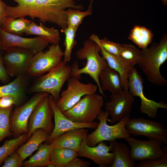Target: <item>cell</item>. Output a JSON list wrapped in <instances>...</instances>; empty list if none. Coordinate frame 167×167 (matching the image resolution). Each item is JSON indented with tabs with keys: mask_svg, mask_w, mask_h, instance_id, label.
<instances>
[{
	"mask_svg": "<svg viewBox=\"0 0 167 167\" xmlns=\"http://www.w3.org/2000/svg\"><path fill=\"white\" fill-rule=\"evenodd\" d=\"M99 79L103 92L108 91L112 94H116L123 90L119 73L109 66L101 71Z\"/></svg>",
	"mask_w": 167,
	"mask_h": 167,
	"instance_id": "cell-22",
	"label": "cell"
},
{
	"mask_svg": "<svg viewBox=\"0 0 167 167\" xmlns=\"http://www.w3.org/2000/svg\"><path fill=\"white\" fill-rule=\"evenodd\" d=\"M129 91L135 96L140 99V112L152 118L157 116L159 108L167 109V104L161 101L158 102L147 98L143 92V80L134 67L128 77Z\"/></svg>",
	"mask_w": 167,
	"mask_h": 167,
	"instance_id": "cell-11",
	"label": "cell"
},
{
	"mask_svg": "<svg viewBox=\"0 0 167 167\" xmlns=\"http://www.w3.org/2000/svg\"><path fill=\"white\" fill-rule=\"evenodd\" d=\"M141 55V50L133 45L122 44L119 56L132 66L138 64Z\"/></svg>",
	"mask_w": 167,
	"mask_h": 167,
	"instance_id": "cell-34",
	"label": "cell"
},
{
	"mask_svg": "<svg viewBox=\"0 0 167 167\" xmlns=\"http://www.w3.org/2000/svg\"><path fill=\"white\" fill-rule=\"evenodd\" d=\"M101 50L99 44L93 34H92L89 38L84 41L83 47L75 52L78 59L86 60L85 66L82 68H79L78 62L75 61L71 66L70 77L81 80V74L89 75L96 84L100 93L105 97L101 89L99 75L101 71L108 65L105 58L100 55Z\"/></svg>",
	"mask_w": 167,
	"mask_h": 167,
	"instance_id": "cell-2",
	"label": "cell"
},
{
	"mask_svg": "<svg viewBox=\"0 0 167 167\" xmlns=\"http://www.w3.org/2000/svg\"><path fill=\"white\" fill-rule=\"evenodd\" d=\"M15 105V100L12 96H6L0 98V108H6Z\"/></svg>",
	"mask_w": 167,
	"mask_h": 167,
	"instance_id": "cell-40",
	"label": "cell"
},
{
	"mask_svg": "<svg viewBox=\"0 0 167 167\" xmlns=\"http://www.w3.org/2000/svg\"><path fill=\"white\" fill-rule=\"evenodd\" d=\"M125 140L130 147V156L135 161L156 159L164 152L162 142L159 139L152 138L143 141L130 136Z\"/></svg>",
	"mask_w": 167,
	"mask_h": 167,
	"instance_id": "cell-14",
	"label": "cell"
},
{
	"mask_svg": "<svg viewBox=\"0 0 167 167\" xmlns=\"http://www.w3.org/2000/svg\"><path fill=\"white\" fill-rule=\"evenodd\" d=\"M153 34L151 31L143 26L136 25L130 31L128 39L141 49L148 48L151 43Z\"/></svg>",
	"mask_w": 167,
	"mask_h": 167,
	"instance_id": "cell-27",
	"label": "cell"
},
{
	"mask_svg": "<svg viewBox=\"0 0 167 167\" xmlns=\"http://www.w3.org/2000/svg\"><path fill=\"white\" fill-rule=\"evenodd\" d=\"M86 136L77 151V157L88 158L100 167H110L113 163L114 153L112 151V146L108 145L104 141L97 143L93 147L88 146L86 142Z\"/></svg>",
	"mask_w": 167,
	"mask_h": 167,
	"instance_id": "cell-15",
	"label": "cell"
},
{
	"mask_svg": "<svg viewBox=\"0 0 167 167\" xmlns=\"http://www.w3.org/2000/svg\"><path fill=\"white\" fill-rule=\"evenodd\" d=\"M3 61L10 77H17L26 74L34 54L32 52L24 49L11 47L5 49Z\"/></svg>",
	"mask_w": 167,
	"mask_h": 167,
	"instance_id": "cell-12",
	"label": "cell"
},
{
	"mask_svg": "<svg viewBox=\"0 0 167 167\" xmlns=\"http://www.w3.org/2000/svg\"><path fill=\"white\" fill-rule=\"evenodd\" d=\"M5 49L2 40V37L0 33V50H4Z\"/></svg>",
	"mask_w": 167,
	"mask_h": 167,
	"instance_id": "cell-43",
	"label": "cell"
},
{
	"mask_svg": "<svg viewBox=\"0 0 167 167\" xmlns=\"http://www.w3.org/2000/svg\"><path fill=\"white\" fill-rule=\"evenodd\" d=\"M49 135L44 129H37L32 133L28 141L21 145L17 152L24 160L37 150L40 145L45 142Z\"/></svg>",
	"mask_w": 167,
	"mask_h": 167,
	"instance_id": "cell-24",
	"label": "cell"
},
{
	"mask_svg": "<svg viewBox=\"0 0 167 167\" xmlns=\"http://www.w3.org/2000/svg\"><path fill=\"white\" fill-rule=\"evenodd\" d=\"M76 157V151L66 148L54 147L51 151L50 161L55 167H65Z\"/></svg>",
	"mask_w": 167,
	"mask_h": 167,
	"instance_id": "cell-28",
	"label": "cell"
},
{
	"mask_svg": "<svg viewBox=\"0 0 167 167\" xmlns=\"http://www.w3.org/2000/svg\"><path fill=\"white\" fill-rule=\"evenodd\" d=\"M77 157L72 160L65 167H88L91 165L90 162L84 161Z\"/></svg>",
	"mask_w": 167,
	"mask_h": 167,
	"instance_id": "cell-41",
	"label": "cell"
},
{
	"mask_svg": "<svg viewBox=\"0 0 167 167\" xmlns=\"http://www.w3.org/2000/svg\"><path fill=\"white\" fill-rule=\"evenodd\" d=\"M138 64L148 79L159 87L167 85V80L162 75L160 68L167 59V35H163L159 43L154 42L150 47L141 49Z\"/></svg>",
	"mask_w": 167,
	"mask_h": 167,
	"instance_id": "cell-3",
	"label": "cell"
},
{
	"mask_svg": "<svg viewBox=\"0 0 167 167\" xmlns=\"http://www.w3.org/2000/svg\"><path fill=\"white\" fill-rule=\"evenodd\" d=\"M95 37L98 43V37L96 35ZM100 45L101 49L100 53L106 61L109 66L119 73L123 90L129 91L128 77L134 66L120 56L114 55L107 52Z\"/></svg>",
	"mask_w": 167,
	"mask_h": 167,
	"instance_id": "cell-19",
	"label": "cell"
},
{
	"mask_svg": "<svg viewBox=\"0 0 167 167\" xmlns=\"http://www.w3.org/2000/svg\"><path fill=\"white\" fill-rule=\"evenodd\" d=\"M4 53V50H0V81L4 84H7L10 81V77L4 64L3 57Z\"/></svg>",
	"mask_w": 167,
	"mask_h": 167,
	"instance_id": "cell-38",
	"label": "cell"
},
{
	"mask_svg": "<svg viewBox=\"0 0 167 167\" xmlns=\"http://www.w3.org/2000/svg\"><path fill=\"white\" fill-rule=\"evenodd\" d=\"M92 8L88 7L86 11H81L78 9L68 8L66 11L67 26L72 27L77 30L84 18L92 14Z\"/></svg>",
	"mask_w": 167,
	"mask_h": 167,
	"instance_id": "cell-31",
	"label": "cell"
},
{
	"mask_svg": "<svg viewBox=\"0 0 167 167\" xmlns=\"http://www.w3.org/2000/svg\"><path fill=\"white\" fill-rule=\"evenodd\" d=\"M24 160L17 152H13L4 160L2 167H20Z\"/></svg>",
	"mask_w": 167,
	"mask_h": 167,
	"instance_id": "cell-37",
	"label": "cell"
},
{
	"mask_svg": "<svg viewBox=\"0 0 167 167\" xmlns=\"http://www.w3.org/2000/svg\"><path fill=\"white\" fill-rule=\"evenodd\" d=\"M18 3L17 7L22 8L28 6L32 3L34 0H13Z\"/></svg>",
	"mask_w": 167,
	"mask_h": 167,
	"instance_id": "cell-42",
	"label": "cell"
},
{
	"mask_svg": "<svg viewBox=\"0 0 167 167\" xmlns=\"http://www.w3.org/2000/svg\"><path fill=\"white\" fill-rule=\"evenodd\" d=\"M49 95L39 102L31 114L28 124V139L37 129H42L49 135L53 131L54 125L52 120L54 114L49 102Z\"/></svg>",
	"mask_w": 167,
	"mask_h": 167,
	"instance_id": "cell-13",
	"label": "cell"
},
{
	"mask_svg": "<svg viewBox=\"0 0 167 167\" xmlns=\"http://www.w3.org/2000/svg\"><path fill=\"white\" fill-rule=\"evenodd\" d=\"M0 33L5 49L16 47L30 51L35 54L43 51L49 43L47 39L42 37H23L7 32L0 28Z\"/></svg>",
	"mask_w": 167,
	"mask_h": 167,
	"instance_id": "cell-18",
	"label": "cell"
},
{
	"mask_svg": "<svg viewBox=\"0 0 167 167\" xmlns=\"http://www.w3.org/2000/svg\"><path fill=\"white\" fill-rule=\"evenodd\" d=\"M31 21L21 17L16 19L11 17L2 29L10 34L21 36L25 31Z\"/></svg>",
	"mask_w": 167,
	"mask_h": 167,
	"instance_id": "cell-30",
	"label": "cell"
},
{
	"mask_svg": "<svg viewBox=\"0 0 167 167\" xmlns=\"http://www.w3.org/2000/svg\"><path fill=\"white\" fill-rule=\"evenodd\" d=\"M109 116L108 112L101 110L97 118L99 124L95 130L86 137L87 144L95 146L101 141H111L118 139H126L131 136L126 124L130 117V114L125 115L119 122L112 126L108 125L107 121Z\"/></svg>",
	"mask_w": 167,
	"mask_h": 167,
	"instance_id": "cell-5",
	"label": "cell"
},
{
	"mask_svg": "<svg viewBox=\"0 0 167 167\" xmlns=\"http://www.w3.org/2000/svg\"><path fill=\"white\" fill-rule=\"evenodd\" d=\"M27 76L26 74L20 75L11 82L0 86V98L12 96L15 100V106L20 105L25 96L28 82Z\"/></svg>",
	"mask_w": 167,
	"mask_h": 167,
	"instance_id": "cell-21",
	"label": "cell"
},
{
	"mask_svg": "<svg viewBox=\"0 0 167 167\" xmlns=\"http://www.w3.org/2000/svg\"><path fill=\"white\" fill-rule=\"evenodd\" d=\"M164 152L159 158L139 161L136 164V167H167V147L163 146Z\"/></svg>",
	"mask_w": 167,
	"mask_h": 167,
	"instance_id": "cell-35",
	"label": "cell"
},
{
	"mask_svg": "<svg viewBox=\"0 0 167 167\" xmlns=\"http://www.w3.org/2000/svg\"><path fill=\"white\" fill-rule=\"evenodd\" d=\"M25 33L26 35H34L44 37L52 44H58L60 40V36L58 29L54 27H47L41 22L38 25L34 22L31 21L27 27Z\"/></svg>",
	"mask_w": 167,
	"mask_h": 167,
	"instance_id": "cell-25",
	"label": "cell"
},
{
	"mask_svg": "<svg viewBox=\"0 0 167 167\" xmlns=\"http://www.w3.org/2000/svg\"><path fill=\"white\" fill-rule=\"evenodd\" d=\"M71 67L67 62L62 60L54 68L37 79L30 88L28 92L48 93L56 103L63 85L71 76Z\"/></svg>",
	"mask_w": 167,
	"mask_h": 167,
	"instance_id": "cell-4",
	"label": "cell"
},
{
	"mask_svg": "<svg viewBox=\"0 0 167 167\" xmlns=\"http://www.w3.org/2000/svg\"><path fill=\"white\" fill-rule=\"evenodd\" d=\"M14 106L0 108V143L6 138L13 135L10 130V118Z\"/></svg>",
	"mask_w": 167,
	"mask_h": 167,
	"instance_id": "cell-33",
	"label": "cell"
},
{
	"mask_svg": "<svg viewBox=\"0 0 167 167\" xmlns=\"http://www.w3.org/2000/svg\"><path fill=\"white\" fill-rule=\"evenodd\" d=\"M94 0H90V2L88 7L92 8V4Z\"/></svg>",
	"mask_w": 167,
	"mask_h": 167,
	"instance_id": "cell-44",
	"label": "cell"
},
{
	"mask_svg": "<svg viewBox=\"0 0 167 167\" xmlns=\"http://www.w3.org/2000/svg\"><path fill=\"white\" fill-rule=\"evenodd\" d=\"M98 41L101 46L109 53L119 56L122 44L109 41L107 38H98Z\"/></svg>",
	"mask_w": 167,
	"mask_h": 167,
	"instance_id": "cell-36",
	"label": "cell"
},
{
	"mask_svg": "<svg viewBox=\"0 0 167 167\" xmlns=\"http://www.w3.org/2000/svg\"><path fill=\"white\" fill-rule=\"evenodd\" d=\"M24 105L12 109L10 116V130L15 137L24 133H28V124L29 117L35 107L42 99L49 93L46 92L35 93Z\"/></svg>",
	"mask_w": 167,
	"mask_h": 167,
	"instance_id": "cell-9",
	"label": "cell"
},
{
	"mask_svg": "<svg viewBox=\"0 0 167 167\" xmlns=\"http://www.w3.org/2000/svg\"><path fill=\"white\" fill-rule=\"evenodd\" d=\"M53 147L50 143H41L36 153L23 162L25 167H46L50 163V155Z\"/></svg>",
	"mask_w": 167,
	"mask_h": 167,
	"instance_id": "cell-26",
	"label": "cell"
},
{
	"mask_svg": "<svg viewBox=\"0 0 167 167\" xmlns=\"http://www.w3.org/2000/svg\"><path fill=\"white\" fill-rule=\"evenodd\" d=\"M63 56L59 44H52L46 51L34 54L26 74L32 77L41 76L54 68L62 61Z\"/></svg>",
	"mask_w": 167,
	"mask_h": 167,
	"instance_id": "cell-7",
	"label": "cell"
},
{
	"mask_svg": "<svg viewBox=\"0 0 167 167\" xmlns=\"http://www.w3.org/2000/svg\"><path fill=\"white\" fill-rule=\"evenodd\" d=\"M134 96L129 91L123 90L120 93L110 96V101L105 103V109L110 116L107 121L115 124L124 116L130 114L135 101Z\"/></svg>",
	"mask_w": 167,
	"mask_h": 167,
	"instance_id": "cell-16",
	"label": "cell"
},
{
	"mask_svg": "<svg viewBox=\"0 0 167 167\" xmlns=\"http://www.w3.org/2000/svg\"><path fill=\"white\" fill-rule=\"evenodd\" d=\"M88 128L73 129L61 134L50 143L53 147L67 148L77 151L84 137L87 135Z\"/></svg>",
	"mask_w": 167,
	"mask_h": 167,
	"instance_id": "cell-20",
	"label": "cell"
},
{
	"mask_svg": "<svg viewBox=\"0 0 167 167\" xmlns=\"http://www.w3.org/2000/svg\"><path fill=\"white\" fill-rule=\"evenodd\" d=\"M102 97L96 93L86 95L72 107L63 112L72 121L82 123L94 122L100 113L104 104Z\"/></svg>",
	"mask_w": 167,
	"mask_h": 167,
	"instance_id": "cell-6",
	"label": "cell"
},
{
	"mask_svg": "<svg viewBox=\"0 0 167 167\" xmlns=\"http://www.w3.org/2000/svg\"><path fill=\"white\" fill-rule=\"evenodd\" d=\"M81 0H34L32 3L23 7L7 6L6 11L8 16L14 19L26 16L32 19L37 18L43 24H54L63 29L67 27L66 9L83 10V5L76 4V1Z\"/></svg>",
	"mask_w": 167,
	"mask_h": 167,
	"instance_id": "cell-1",
	"label": "cell"
},
{
	"mask_svg": "<svg viewBox=\"0 0 167 167\" xmlns=\"http://www.w3.org/2000/svg\"><path fill=\"white\" fill-rule=\"evenodd\" d=\"M49 100L54 112V125L53 131L45 143H50L61 134L73 129L80 128L96 129L98 126L99 122L94 121L90 123H82L72 121L66 117L58 107L53 97L51 95L49 96Z\"/></svg>",
	"mask_w": 167,
	"mask_h": 167,
	"instance_id": "cell-17",
	"label": "cell"
},
{
	"mask_svg": "<svg viewBox=\"0 0 167 167\" xmlns=\"http://www.w3.org/2000/svg\"><path fill=\"white\" fill-rule=\"evenodd\" d=\"M126 127L130 135L154 138L167 144V130L160 122L142 118H130Z\"/></svg>",
	"mask_w": 167,
	"mask_h": 167,
	"instance_id": "cell-10",
	"label": "cell"
},
{
	"mask_svg": "<svg viewBox=\"0 0 167 167\" xmlns=\"http://www.w3.org/2000/svg\"><path fill=\"white\" fill-rule=\"evenodd\" d=\"M77 30L73 28L67 26L63 29H61V31L65 35V39L64 45L65 50L63 52L64 61L68 62L70 61L73 49L76 44L75 40Z\"/></svg>",
	"mask_w": 167,
	"mask_h": 167,
	"instance_id": "cell-32",
	"label": "cell"
},
{
	"mask_svg": "<svg viewBox=\"0 0 167 167\" xmlns=\"http://www.w3.org/2000/svg\"><path fill=\"white\" fill-rule=\"evenodd\" d=\"M6 6L2 0H0V28H1L10 17L5 10Z\"/></svg>",
	"mask_w": 167,
	"mask_h": 167,
	"instance_id": "cell-39",
	"label": "cell"
},
{
	"mask_svg": "<svg viewBox=\"0 0 167 167\" xmlns=\"http://www.w3.org/2000/svg\"><path fill=\"white\" fill-rule=\"evenodd\" d=\"M28 139V134L24 133L17 137L6 140L0 147V166L7 156Z\"/></svg>",
	"mask_w": 167,
	"mask_h": 167,
	"instance_id": "cell-29",
	"label": "cell"
},
{
	"mask_svg": "<svg viewBox=\"0 0 167 167\" xmlns=\"http://www.w3.org/2000/svg\"><path fill=\"white\" fill-rule=\"evenodd\" d=\"M112 146V151L114 153L113 163L110 167H134L136 163L130 157V148L124 143L119 142L116 140L110 141Z\"/></svg>",
	"mask_w": 167,
	"mask_h": 167,
	"instance_id": "cell-23",
	"label": "cell"
},
{
	"mask_svg": "<svg viewBox=\"0 0 167 167\" xmlns=\"http://www.w3.org/2000/svg\"><path fill=\"white\" fill-rule=\"evenodd\" d=\"M79 79L70 77L67 79V87L61 92L56 103L62 113L75 105L84 96L96 93L98 87L91 83L84 84Z\"/></svg>",
	"mask_w": 167,
	"mask_h": 167,
	"instance_id": "cell-8",
	"label": "cell"
},
{
	"mask_svg": "<svg viewBox=\"0 0 167 167\" xmlns=\"http://www.w3.org/2000/svg\"><path fill=\"white\" fill-rule=\"evenodd\" d=\"M159 0L161 1V2H162L163 5L164 6H166L167 5V0Z\"/></svg>",
	"mask_w": 167,
	"mask_h": 167,
	"instance_id": "cell-45",
	"label": "cell"
}]
</instances>
